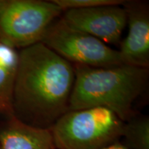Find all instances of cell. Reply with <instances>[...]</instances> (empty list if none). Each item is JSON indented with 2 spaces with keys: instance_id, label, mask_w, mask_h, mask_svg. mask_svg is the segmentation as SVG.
I'll return each mask as SVG.
<instances>
[{
  "instance_id": "5",
  "label": "cell",
  "mask_w": 149,
  "mask_h": 149,
  "mask_svg": "<svg viewBox=\"0 0 149 149\" xmlns=\"http://www.w3.org/2000/svg\"><path fill=\"white\" fill-rule=\"evenodd\" d=\"M41 43L72 64L96 68L122 65L119 51L88 33L56 19L46 30Z\"/></svg>"
},
{
  "instance_id": "2",
  "label": "cell",
  "mask_w": 149,
  "mask_h": 149,
  "mask_svg": "<svg viewBox=\"0 0 149 149\" xmlns=\"http://www.w3.org/2000/svg\"><path fill=\"white\" fill-rule=\"evenodd\" d=\"M74 81L68 111L104 107L122 122L133 117V104L146 86L148 68L128 65L96 68L72 64Z\"/></svg>"
},
{
  "instance_id": "13",
  "label": "cell",
  "mask_w": 149,
  "mask_h": 149,
  "mask_svg": "<svg viewBox=\"0 0 149 149\" xmlns=\"http://www.w3.org/2000/svg\"><path fill=\"white\" fill-rule=\"evenodd\" d=\"M3 1H4V0H0V7H1V5L3 4Z\"/></svg>"
},
{
  "instance_id": "4",
  "label": "cell",
  "mask_w": 149,
  "mask_h": 149,
  "mask_svg": "<svg viewBox=\"0 0 149 149\" xmlns=\"http://www.w3.org/2000/svg\"><path fill=\"white\" fill-rule=\"evenodd\" d=\"M62 12L52 0H4L0 7V43L14 49L40 43Z\"/></svg>"
},
{
  "instance_id": "8",
  "label": "cell",
  "mask_w": 149,
  "mask_h": 149,
  "mask_svg": "<svg viewBox=\"0 0 149 149\" xmlns=\"http://www.w3.org/2000/svg\"><path fill=\"white\" fill-rule=\"evenodd\" d=\"M1 149H55L50 128L30 125L15 115L0 130Z\"/></svg>"
},
{
  "instance_id": "1",
  "label": "cell",
  "mask_w": 149,
  "mask_h": 149,
  "mask_svg": "<svg viewBox=\"0 0 149 149\" xmlns=\"http://www.w3.org/2000/svg\"><path fill=\"white\" fill-rule=\"evenodd\" d=\"M74 81L71 63L37 43L18 53L13 109L24 122L50 128L68 111Z\"/></svg>"
},
{
  "instance_id": "3",
  "label": "cell",
  "mask_w": 149,
  "mask_h": 149,
  "mask_svg": "<svg viewBox=\"0 0 149 149\" xmlns=\"http://www.w3.org/2000/svg\"><path fill=\"white\" fill-rule=\"evenodd\" d=\"M124 122L109 109L68 111L50 128L55 149H100L119 141Z\"/></svg>"
},
{
  "instance_id": "9",
  "label": "cell",
  "mask_w": 149,
  "mask_h": 149,
  "mask_svg": "<svg viewBox=\"0 0 149 149\" xmlns=\"http://www.w3.org/2000/svg\"><path fill=\"white\" fill-rule=\"evenodd\" d=\"M18 64L15 49L0 43V114L15 115L13 92Z\"/></svg>"
},
{
  "instance_id": "12",
  "label": "cell",
  "mask_w": 149,
  "mask_h": 149,
  "mask_svg": "<svg viewBox=\"0 0 149 149\" xmlns=\"http://www.w3.org/2000/svg\"><path fill=\"white\" fill-rule=\"evenodd\" d=\"M100 149H128L126 146H124V144L122 143L119 142V141H116V142L113 143V144L109 145L103 148H100Z\"/></svg>"
},
{
  "instance_id": "6",
  "label": "cell",
  "mask_w": 149,
  "mask_h": 149,
  "mask_svg": "<svg viewBox=\"0 0 149 149\" xmlns=\"http://www.w3.org/2000/svg\"><path fill=\"white\" fill-rule=\"evenodd\" d=\"M63 19L71 26L106 44H117L127 25V11L123 5L70 9L66 10Z\"/></svg>"
},
{
  "instance_id": "10",
  "label": "cell",
  "mask_w": 149,
  "mask_h": 149,
  "mask_svg": "<svg viewBox=\"0 0 149 149\" xmlns=\"http://www.w3.org/2000/svg\"><path fill=\"white\" fill-rule=\"evenodd\" d=\"M122 137L128 149H149V120L148 117L130 119L124 123Z\"/></svg>"
},
{
  "instance_id": "7",
  "label": "cell",
  "mask_w": 149,
  "mask_h": 149,
  "mask_svg": "<svg viewBox=\"0 0 149 149\" xmlns=\"http://www.w3.org/2000/svg\"><path fill=\"white\" fill-rule=\"evenodd\" d=\"M128 34L119 51L122 64L139 68L149 66V13L145 3L125 1Z\"/></svg>"
},
{
  "instance_id": "11",
  "label": "cell",
  "mask_w": 149,
  "mask_h": 149,
  "mask_svg": "<svg viewBox=\"0 0 149 149\" xmlns=\"http://www.w3.org/2000/svg\"><path fill=\"white\" fill-rule=\"evenodd\" d=\"M63 11L70 9L89 8L102 6L123 5L122 0H52Z\"/></svg>"
}]
</instances>
